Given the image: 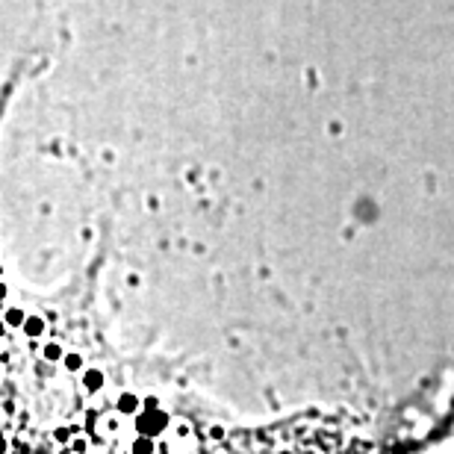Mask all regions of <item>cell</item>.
Returning <instances> with one entry per match:
<instances>
[{"instance_id":"cell-7","label":"cell","mask_w":454,"mask_h":454,"mask_svg":"<svg viewBox=\"0 0 454 454\" xmlns=\"http://www.w3.org/2000/svg\"><path fill=\"white\" fill-rule=\"evenodd\" d=\"M62 363H65V369L77 372L80 366H83V357H80V354H65V360H62Z\"/></svg>"},{"instance_id":"cell-2","label":"cell","mask_w":454,"mask_h":454,"mask_svg":"<svg viewBox=\"0 0 454 454\" xmlns=\"http://www.w3.org/2000/svg\"><path fill=\"white\" fill-rule=\"evenodd\" d=\"M115 407H118V413H124V416H139L142 401H139L136 395H130V392H124V395L115 401Z\"/></svg>"},{"instance_id":"cell-8","label":"cell","mask_w":454,"mask_h":454,"mask_svg":"<svg viewBox=\"0 0 454 454\" xmlns=\"http://www.w3.org/2000/svg\"><path fill=\"white\" fill-rule=\"evenodd\" d=\"M45 357H48V360H53V363L65 360V354H62V348H59V345H48V348H45Z\"/></svg>"},{"instance_id":"cell-1","label":"cell","mask_w":454,"mask_h":454,"mask_svg":"<svg viewBox=\"0 0 454 454\" xmlns=\"http://www.w3.org/2000/svg\"><path fill=\"white\" fill-rule=\"evenodd\" d=\"M136 425H139V431H142L145 437H156V434L169 425V416H166L162 410H156L153 401H148V413H145V416L139 413V416H136Z\"/></svg>"},{"instance_id":"cell-9","label":"cell","mask_w":454,"mask_h":454,"mask_svg":"<svg viewBox=\"0 0 454 454\" xmlns=\"http://www.w3.org/2000/svg\"><path fill=\"white\" fill-rule=\"evenodd\" d=\"M68 437H71V434H68L65 428H62V431H56V439H59V442H65V439H68Z\"/></svg>"},{"instance_id":"cell-5","label":"cell","mask_w":454,"mask_h":454,"mask_svg":"<svg viewBox=\"0 0 454 454\" xmlns=\"http://www.w3.org/2000/svg\"><path fill=\"white\" fill-rule=\"evenodd\" d=\"M83 381H86V387L92 389V392H95V389H101V387H103V375H101V372H98V369L86 372V378H83Z\"/></svg>"},{"instance_id":"cell-4","label":"cell","mask_w":454,"mask_h":454,"mask_svg":"<svg viewBox=\"0 0 454 454\" xmlns=\"http://www.w3.org/2000/svg\"><path fill=\"white\" fill-rule=\"evenodd\" d=\"M3 319H6V324L9 327H18V324H24V310H18V307H6V313H3Z\"/></svg>"},{"instance_id":"cell-6","label":"cell","mask_w":454,"mask_h":454,"mask_svg":"<svg viewBox=\"0 0 454 454\" xmlns=\"http://www.w3.org/2000/svg\"><path fill=\"white\" fill-rule=\"evenodd\" d=\"M156 448H153V439L148 437H142V439H136L133 442V454H153Z\"/></svg>"},{"instance_id":"cell-3","label":"cell","mask_w":454,"mask_h":454,"mask_svg":"<svg viewBox=\"0 0 454 454\" xmlns=\"http://www.w3.org/2000/svg\"><path fill=\"white\" fill-rule=\"evenodd\" d=\"M24 334H27V337H42V334H45V321L38 319V316H33V319H27L24 321Z\"/></svg>"}]
</instances>
